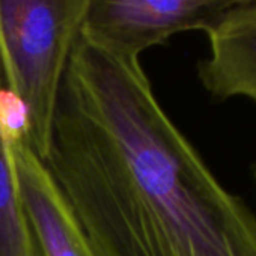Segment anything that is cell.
<instances>
[{"label": "cell", "mask_w": 256, "mask_h": 256, "mask_svg": "<svg viewBox=\"0 0 256 256\" xmlns=\"http://www.w3.org/2000/svg\"><path fill=\"white\" fill-rule=\"evenodd\" d=\"M44 162L98 256H256V214L164 112L139 58L83 34Z\"/></svg>", "instance_id": "6da1fadb"}, {"label": "cell", "mask_w": 256, "mask_h": 256, "mask_svg": "<svg viewBox=\"0 0 256 256\" xmlns=\"http://www.w3.org/2000/svg\"><path fill=\"white\" fill-rule=\"evenodd\" d=\"M89 0H0V58L22 132L44 160L64 74Z\"/></svg>", "instance_id": "7a4b0ae2"}, {"label": "cell", "mask_w": 256, "mask_h": 256, "mask_svg": "<svg viewBox=\"0 0 256 256\" xmlns=\"http://www.w3.org/2000/svg\"><path fill=\"white\" fill-rule=\"evenodd\" d=\"M256 0H89L83 35L120 54L139 58L188 30L205 34L229 12Z\"/></svg>", "instance_id": "3957f363"}, {"label": "cell", "mask_w": 256, "mask_h": 256, "mask_svg": "<svg viewBox=\"0 0 256 256\" xmlns=\"http://www.w3.org/2000/svg\"><path fill=\"white\" fill-rule=\"evenodd\" d=\"M11 156L23 212L41 256H98L46 162L23 136L11 139Z\"/></svg>", "instance_id": "277c9868"}, {"label": "cell", "mask_w": 256, "mask_h": 256, "mask_svg": "<svg viewBox=\"0 0 256 256\" xmlns=\"http://www.w3.org/2000/svg\"><path fill=\"white\" fill-rule=\"evenodd\" d=\"M206 36L210 53L198 68L204 89L214 100L256 102V4L229 12Z\"/></svg>", "instance_id": "5b68a950"}, {"label": "cell", "mask_w": 256, "mask_h": 256, "mask_svg": "<svg viewBox=\"0 0 256 256\" xmlns=\"http://www.w3.org/2000/svg\"><path fill=\"white\" fill-rule=\"evenodd\" d=\"M22 125L0 58V256H41L28 226L11 156V139Z\"/></svg>", "instance_id": "8992f818"}, {"label": "cell", "mask_w": 256, "mask_h": 256, "mask_svg": "<svg viewBox=\"0 0 256 256\" xmlns=\"http://www.w3.org/2000/svg\"><path fill=\"white\" fill-rule=\"evenodd\" d=\"M252 176H253V181H254V184H256V162L252 164Z\"/></svg>", "instance_id": "52a82bcc"}]
</instances>
